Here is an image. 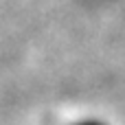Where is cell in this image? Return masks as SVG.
Instances as JSON below:
<instances>
[{"label":"cell","mask_w":125,"mask_h":125,"mask_svg":"<svg viewBox=\"0 0 125 125\" xmlns=\"http://www.w3.org/2000/svg\"><path fill=\"white\" fill-rule=\"evenodd\" d=\"M77 125H105V123H101V121H94V119H90V121H81V123H77Z\"/></svg>","instance_id":"6da1fadb"}]
</instances>
